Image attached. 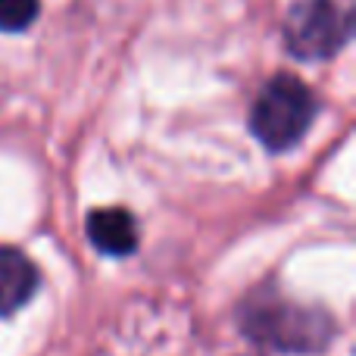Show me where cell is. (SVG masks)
<instances>
[{"mask_svg": "<svg viewBox=\"0 0 356 356\" xmlns=\"http://www.w3.org/2000/svg\"><path fill=\"white\" fill-rule=\"evenodd\" d=\"M238 322L253 344L275 353H322L334 338V316L272 288L253 291L241 303Z\"/></svg>", "mask_w": 356, "mask_h": 356, "instance_id": "6da1fadb", "label": "cell"}, {"mask_svg": "<svg viewBox=\"0 0 356 356\" xmlns=\"http://www.w3.org/2000/svg\"><path fill=\"white\" fill-rule=\"evenodd\" d=\"M319 113L313 88L291 72L272 75L250 106V131L266 150L282 154L307 138Z\"/></svg>", "mask_w": 356, "mask_h": 356, "instance_id": "7a4b0ae2", "label": "cell"}, {"mask_svg": "<svg viewBox=\"0 0 356 356\" xmlns=\"http://www.w3.org/2000/svg\"><path fill=\"white\" fill-rule=\"evenodd\" d=\"M353 35V0H294L284 16V44L297 60H328Z\"/></svg>", "mask_w": 356, "mask_h": 356, "instance_id": "3957f363", "label": "cell"}, {"mask_svg": "<svg viewBox=\"0 0 356 356\" xmlns=\"http://www.w3.org/2000/svg\"><path fill=\"white\" fill-rule=\"evenodd\" d=\"M88 241L106 257H129L138 250V219L122 207H100L88 213Z\"/></svg>", "mask_w": 356, "mask_h": 356, "instance_id": "277c9868", "label": "cell"}, {"mask_svg": "<svg viewBox=\"0 0 356 356\" xmlns=\"http://www.w3.org/2000/svg\"><path fill=\"white\" fill-rule=\"evenodd\" d=\"M41 284L38 266L19 247H0V316H13L35 297Z\"/></svg>", "mask_w": 356, "mask_h": 356, "instance_id": "5b68a950", "label": "cell"}, {"mask_svg": "<svg viewBox=\"0 0 356 356\" xmlns=\"http://www.w3.org/2000/svg\"><path fill=\"white\" fill-rule=\"evenodd\" d=\"M41 13V0H0V31H25Z\"/></svg>", "mask_w": 356, "mask_h": 356, "instance_id": "8992f818", "label": "cell"}]
</instances>
